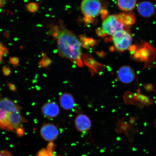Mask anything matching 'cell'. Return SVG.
Listing matches in <instances>:
<instances>
[{"label": "cell", "instance_id": "obj_1", "mask_svg": "<svg viewBox=\"0 0 156 156\" xmlns=\"http://www.w3.org/2000/svg\"><path fill=\"white\" fill-rule=\"evenodd\" d=\"M27 122L18 104L7 98L0 97V129L15 131L17 135L22 136L23 124Z\"/></svg>", "mask_w": 156, "mask_h": 156}, {"label": "cell", "instance_id": "obj_2", "mask_svg": "<svg viewBox=\"0 0 156 156\" xmlns=\"http://www.w3.org/2000/svg\"><path fill=\"white\" fill-rule=\"evenodd\" d=\"M57 39L58 51L61 57L69 59L77 67H82L81 44L76 36L67 29H62L55 33Z\"/></svg>", "mask_w": 156, "mask_h": 156}, {"label": "cell", "instance_id": "obj_3", "mask_svg": "<svg viewBox=\"0 0 156 156\" xmlns=\"http://www.w3.org/2000/svg\"><path fill=\"white\" fill-rule=\"evenodd\" d=\"M112 36L114 46L119 51H125L131 46L132 36L128 31L123 29L118 31Z\"/></svg>", "mask_w": 156, "mask_h": 156}, {"label": "cell", "instance_id": "obj_4", "mask_svg": "<svg viewBox=\"0 0 156 156\" xmlns=\"http://www.w3.org/2000/svg\"><path fill=\"white\" fill-rule=\"evenodd\" d=\"M101 9L102 5L100 0H83L81 3L82 13L87 17H97Z\"/></svg>", "mask_w": 156, "mask_h": 156}, {"label": "cell", "instance_id": "obj_5", "mask_svg": "<svg viewBox=\"0 0 156 156\" xmlns=\"http://www.w3.org/2000/svg\"><path fill=\"white\" fill-rule=\"evenodd\" d=\"M124 26L116 15H110L103 21L102 30L105 34L113 36L118 31L123 30Z\"/></svg>", "mask_w": 156, "mask_h": 156}, {"label": "cell", "instance_id": "obj_6", "mask_svg": "<svg viewBox=\"0 0 156 156\" xmlns=\"http://www.w3.org/2000/svg\"><path fill=\"white\" fill-rule=\"evenodd\" d=\"M40 134L45 141L52 142L58 138L59 130L57 127L53 124L44 123L41 128Z\"/></svg>", "mask_w": 156, "mask_h": 156}, {"label": "cell", "instance_id": "obj_7", "mask_svg": "<svg viewBox=\"0 0 156 156\" xmlns=\"http://www.w3.org/2000/svg\"><path fill=\"white\" fill-rule=\"evenodd\" d=\"M117 77L119 80L122 83H131L135 78V73L133 68L129 66H122L118 70Z\"/></svg>", "mask_w": 156, "mask_h": 156}, {"label": "cell", "instance_id": "obj_8", "mask_svg": "<svg viewBox=\"0 0 156 156\" xmlns=\"http://www.w3.org/2000/svg\"><path fill=\"white\" fill-rule=\"evenodd\" d=\"M75 124L76 129L81 133L87 132L91 127V121L85 114H80L76 117Z\"/></svg>", "mask_w": 156, "mask_h": 156}, {"label": "cell", "instance_id": "obj_9", "mask_svg": "<svg viewBox=\"0 0 156 156\" xmlns=\"http://www.w3.org/2000/svg\"><path fill=\"white\" fill-rule=\"evenodd\" d=\"M137 9L139 14L145 18H149L153 16L155 12L154 5L149 1L140 2L138 4Z\"/></svg>", "mask_w": 156, "mask_h": 156}, {"label": "cell", "instance_id": "obj_10", "mask_svg": "<svg viewBox=\"0 0 156 156\" xmlns=\"http://www.w3.org/2000/svg\"><path fill=\"white\" fill-rule=\"evenodd\" d=\"M41 112L45 118L53 119L59 115L60 111L57 103L54 102H50L46 103L43 106Z\"/></svg>", "mask_w": 156, "mask_h": 156}, {"label": "cell", "instance_id": "obj_11", "mask_svg": "<svg viewBox=\"0 0 156 156\" xmlns=\"http://www.w3.org/2000/svg\"><path fill=\"white\" fill-rule=\"evenodd\" d=\"M59 102L62 108L66 110H72L75 105V99L73 95L68 93H63L60 95Z\"/></svg>", "mask_w": 156, "mask_h": 156}, {"label": "cell", "instance_id": "obj_12", "mask_svg": "<svg viewBox=\"0 0 156 156\" xmlns=\"http://www.w3.org/2000/svg\"><path fill=\"white\" fill-rule=\"evenodd\" d=\"M117 5L123 11L131 12L136 5L137 0H116Z\"/></svg>", "mask_w": 156, "mask_h": 156}, {"label": "cell", "instance_id": "obj_13", "mask_svg": "<svg viewBox=\"0 0 156 156\" xmlns=\"http://www.w3.org/2000/svg\"><path fill=\"white\" fill-rule=\"evenodd\" d=\"M117 17L123 24L126 26H129L135 24L136 22V17L135 15L132 12L128 13H122Z\"/></svg>", "mask_w": 156, "mask_h": 156}, {"label": "cell", "instance_id": "obj_14", "mask_svg": "<svg viewBox=\"0 0 156 156\" xmlns=\"http://www.w3.org/2000/svg\"><path fill=\"white\" fill-rule=\"evenodd\" d=\"M54 144L50 142L46 148H44L38 152L36 156H53Z\"/></svg>", "mask_w": 156, "mask_h": 156}, {"label": "cell", "instance_id": "obj_15", "mask_svg": "<svg viewBox=\"0 0 156 156\" xmlns=\"http://www.w3.org/2000/svg\"><path fill=\"white\" fill-rule=\"evenodd\" d=\"M42 56L43 58L39 62V65L41 68H47L52 63V60L48 57L44 52H42Z\"/></svg>", "mask_w": 156, "mask_h": 156}, {"label": "cell", "instance_id": "obj_16", "mask_svg": "<svg viewBox=\"0 0 156 156\" xmlns=\"http://www.w3.org/2000/svg\"><path fill=\"white\" fill-rule=\"evenodd\" d=\"M26 8L29 12L34 13L38 11L39 5L37 3L30 2L27 5Z\"/></svg>", "mask_w": 156, "mask_h": 156}, {"label": "cell", "instance_id": "obj_17", "mask_svg": "<svg viewBox=\"0 0 156 156\" xmlns=\"http://www.w3.org/2000/svg\"><path fill=\"white\" fill-rule=\"evenodd\" d=\"M9 62L14 67H17L19 63V59L18 58L16 57H10Z\"/></svg>", "mask_w": 156, "mask_h": 156}, {"label": "cell", "instance_id": "obj_18", "mask_svg": "<svg viewBox=\"0 0 156 156\" xmlns=\"http://www.w3.org/2000/svg\"><path fill=\"white\" fill-rule=\"evenodd\" d=\"M2 72L3 75L5 76H9L11 73V71L8 66H5L3 68Z\"/></svg>", "mask_w": 156, "mask_h": 156}, {"label": "cell", "instance_id": "obj_19", "mask_svg": "<svg viewBox=\"0 0 156 156\" xmlns=\"http://www.w3.org/2000/svg\"><path fill=\"white\" fill-rule=\"evenodd\" d=\"M0 156H12L9 151L6 150L0 149Z\"/></svg>", "mask_w": 156, "mask_h": 156}, {"label": "cell", "instance_id": "obj_20", "mask_svg": "<svg viewBox=\"0 0 156 156\" xmlns=\"http://www.w3.org/2000/svg\"><path fill=\"white\" fill-rule=\"evenodd\" d=\"M8 87L10 90L14 91L16 90V87L15 85L11 83H9L8 84Z\"/></svg>", "mask_w": 156, "mask_h": 156}, {"label": "cell", "instance_id": "obj_21", "mask_svg": "<svg viewBox=\"0 0 156 156\" xmlns=\"http://www.w3.org/2000/svg\"><path fill=\"white\" fill-rule=\"evenodd\" d=\"M5 48L3 46L2 44L0 43V55L2 56H4V51Z\"/></svg>", "mask_w": 156, "mask_h": 156}, {"label": "cell", "instance_id": "obj_22", "mask_svg": "<svg viewBox=\"0 0 156 156\" xmlns=\"http://www.w3.org/2000/svg\"><path fill=\"white\" fill-rule=\"evenodd\" d=\"M6 0H0V7H2L4 5Z\"/></svg>", "mask_w": 156, "mask_h": 156}, {"label": "cell", "instance_id": "obj_23", "mask_svg": "<svg viewBox=\"0 0 156 156\" xmlns=\"http://www.w3.org/2000/svg\"><path fill=\"white\" fill-rule=\"evenodd\" d=\"M2 56L1 55H0V62L1 61V60H2Z\"/></svg>", "mask_w": 156, "mask_h": 156}, {"label": "cell", "instance_id": "obj_24", "mask_svg": "<svg viewBox=\"0 0 156 156\" xmlns=\"http://www.w3.org/2000/svg\"></svg>", "mask_w": 156, "mask_h": 156}]
</instances>
